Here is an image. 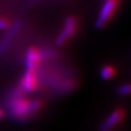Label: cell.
Here are the masks:
<instances>
[{
  "label": "cell",
  "mask_w": 131,
  "mask_h": 131,
  "mask_svg": "<svg viewBox=\"0 0 131 131\" xmlns=\"http://www.w3.org/2000/svg\"><path fill=\"white\" fill-rule=\"evenodd\" d=\"M43 106V102L39 99H28L25 93L17 86L8 96L7 107L9 114L17 120H26L34 117Z\"/></svg>",
  "instance_id": "obj_1"
},
{
  "label": "cell",
  "mask_w": 131,
  "mask_h": 131,
  "mask_svg": "<svg viewBox=\"0 0 131 131\" xmlns=\"http://www.w3.org/2000/svg\"><path fill=\"white\" fill-rule=\"evenodd\" d=\"M39 86V76L37 70L26 69L22 76L18 88L24 93H32L37 89Z\"/></svg>",
  "instance_id": "obj_2"
},
{
  "label": "cell",
  "mask_w": 131,
  "mask_h": 131,
  "mask_svg": "<svg viewBox=\"0 0 131 131\" xmlns=\"http://www.w3.org/2000/svg\"><path fill=\"white\" fill-rule=\"evenodd\" d=\"M118 4V0H106L101 6L96 21V27L101 28L110 20L114 13L116 12Z\"/></svg>",
  "instance_id": "obj_3"
},
{
  "label": "cell",
  "mask_w": 131,
  "mask_h": 131,
  "mask_svg": "<svg viewBox=\"0 0 131 131\" xmlns=\"http://www.w3.org/2000/svg\"><path fill=\"white\" fill-rule=\"evenodd\" d=\"M78 28V21L74 16H68L64 23L63 28L57 37L56 43L58 46H62L67 43L74 35Z\"/></svg>",
  "instance_id": "obj_4"
},
{
  "label": "cell",
  "mask_w": 131,
  "mask_h": 131,
  "mask_svg": "<svg viewBox=\"0 0 131 131\" xmlns=\"http://www.w3.org/2000/svg\"><path fill=\"white\" fill-rule=\"evenodd\" d=\"M44 59L45 58L42 49H38L37 47H29L25 54L26 68L29 70H37V68Z\"/></svg>",
  "instance_id": "obj_5"
},
{
  "label": "cell",
  "mask_w": 131,
  "mask_h": 131,
  "mask_svg": "<svg viewBox=\"0 0 131 131\" xmlns=\"http://www.w3.org/2000/svg\"><path fill=\"white\" fill-rule=\"evenodd\" d=\"M125 117V111L122 108L115 109L109 114V116L105 119L101 126L100 131H111L122 122Z\"/></svg>",
  "instance_id": "obj_6"
},
{
  "label": "cell",
  "mask_w": 131,
  "mask_h": 131,
  "mask_svg": "<svg viewBox=\"0 0 131 131\" xmlns=\"http://www.w3.org/2000/svg\"><path fill=\"white\" fill-rule=\"evenodd\" d=\"M19 28H20V22H16L12 25L9 26L7 28V32L3 37V39L0 41V56L6 52V48L8 46L10 45L11 41H12L13 37L16 35V33L18 32Z\"/></svg>",
  "instance_id": "obj_7"
},
{
  "label": "cell",
  "mask_w": 131,
  "mask_h": 131,
  "mask_svg": "<svg viewBox=\"0 0 131 131\" xmlns=\"http://www.w3.org/2000/svg\"><path fill=\"white\" fill-rule=\"evenodd\" d=\"M115 74H116L115 68H113L112 66H109V65L104 66L100 70V77L104 80L111 79L115 76Z\"/></svg>",
  "instance_id": "obj_8"
},
{
  "label": "cell",
  "mask_w": 131,
  "mask_h": 131,
  "mask_svg": "<svg viewBox=\"0 0 131 131\" xmlns=\"http://www.w3.org/2000/svg\"><path fill=\"white\" fill-rule=\"evenodd\" d=\"M130 90H131L130 85L123 84L118 86V88H117V93H118L120 96H127V95L130 93Z\"/></svg>",
  "instance_id": "obj_9"
},
{
  "label": "cell",
  "mask_w": 131,
  "mask_h": 131,
  "mask_svg": "<svg viewBox=\"0 0 131 131\" xmlns=\"http://www.w3.org/2000/svg\"><path fill=\"white\" fill-rule=\"evenodd\" d=\"M9 27V22L4 17L0 16V29H7Z\"/></svg>",
  "instance_id": "obj_10"
},
{
  "label": "cell",
  "mask_w": 131,
  "mask_h": 131,
  "mask_svg": "<svg viewBox=\"0 0 131 131\" xmlns=\"http://www.w3.org/2000/svg\"><path fill=\"white\" fill-rule=\"evenodd\" d=\"M4 117H5V111L4 109H2L0 107V119H2Z\"/></svg>",
  "instance_id": "obj_11"
},
{
  "label": "cell",
  "mask_w": 131,
  "mask_h": 131,
  "mask_svg": "<svg viewBox=\"0 0 131 131\" xmlns=\"http://www.w3.org/2000/svg\"><path fill=\"white\" fill-rule=\"evenodd\" d=\"M105 1H106V0H105Z\"/></svg>",
  "instance_id": "obj_12"
}]
</instances>
